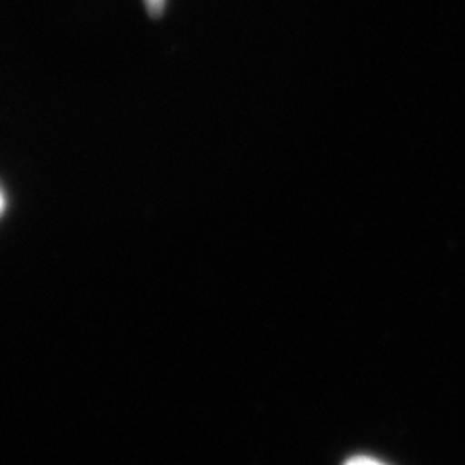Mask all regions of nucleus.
Wrapping results in <instances>:
<instances>
[{
    "mask_svg": "<svg viewBox=\"0 0 465 465\" xmlns=\"http://www.w3.org/2000/svg\"><path fill=\"white\" fill-rule=\"evenodd\" d=\"M343 465H386V463L378 461L374 458H369V456H355L351 460H347Z\"/></svg>",
    "mask_w": 465,
    "mask_h": 465,
    "instance_id": "nucleus-2",
    "label": "nucleus"
},
{
    "mask_svg": "<svg viewBox=\"0 0 465 465\" xmlns=\"http://www.w3.org/2000/svg\"><path fill=\"white\" fill-rule=\"evenodd\" d=\"M143 3H145V8H148L152 16H159V14L163 12L167 0H143Z\"/></svg>",
    "mask_w": 465,
    "mask_h": 465,
    "instance_id": "nucleus-1",
    "label": "nucleus"
},
{
    "mask_svg": "<svg viewBox=\"0 0 465 465\" xmlns=\"http://www.w3.org/2000/svg\"><path fill=\"white\" fill-rule=\"evenodd\" d=\"M3 210H5V196L0 193V213H3Z\"/></svg>",
    "mask_w": 465,
    "mask_h": 465,
    "instance_id": "nucleus-3",
    "label": "nucleus"
}]
</instances>
